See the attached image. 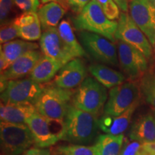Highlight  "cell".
Masks as SVG:
<instances>
[{
	"instance_id": "cell-11",
	"label": "cell",
	"mask_w": 155,
	"mask_h": 155,
	"mask_svg": "<svg viewBox=\"0 0 155 155\" xmlns=\"http://www.w3.org/2000/svg\"><path fill=\"white\" fill-rule=\"evenodd\" d=\"M119 66L130 81L141 79L148 68L147 58L139 50L121 40L116 42Z\"/></svg>"
},
{
	"instance_id": "cell-33",
	"label": "cell",
	"mask_w": 155,
	"mask_h": 155,
	"mask_svg": "<svg viewBox=\"0 0 155 155\" xmlns=\"http://www.w3.org/2000/svg\"><path fill=\"white\" fill-rule=\"evenodd\" d=\"M91 0H67L69 8L75 14H79Z\"/></svg>"
},
{
	"instance_id": "cell-5",
	"label": "cell",
	"mask_w": 155,
	"mask_h": 155,
	"mask_svg": "<svg viewBox=\"0 0 155 155\" xmlns=\"http://www.w3.org/2000/svg\"><path fill=\"white\" fill-rule=\"evenodd\" d=\"M2 155H22L35 144L30 128L26 124L0 123Z\"/></svg>"
},
{
	"instance_id": "cell-1",
	"label": "cell",
	"mask_w": 155,
	"mask_h": 155,
	"mask_svg": "<svg viewBox=\"0 0 155 155\" xmlns=\"http://www.w3.org/2000/svg\"><path fill=\"white\" fill-rule=\"evenodd\" d=\"M63 124L61 140L70 144L83 145L96 141L99 129L96 116L81 111L71 104L63 120Z\"/></svg>"
},
{
	"instance_id": "cell-28",
	"label": "cell",
	"mask_w": 155,
	"mask_h": 155,
	"mask_svg": "<svg viewBox=\"0 0 155 155\" xmlns=\"http://www.w3.org/2000/svg\"><path fill=\"white\" fill-rule=\"evenodd\" d=\"M14 0H0V22L1 25L14 21L16 17Z\"/></svg>"
},
{
	"instance_id": "cell-40",
	"label": "cell",
	"mask_w": 155,
	"mask_h": 155,
	"mask_svg": "<svg viewBox=\"0 0 155 155\" xmlns=\"http://www.w3.org/2000/svg\"><path fill=\"white\" fill-rule=\"evenodd\" d=\"M53 155H62V154H53Z\"/></svg>"
},
{
	"instance_id": "cell-27",
	"label": "cell",
	"mask_w": 155,
	"mask_h": 155,
	"mask_svg": "<svg viewBox=\"0 0 155 155\" xmlns=\"http://www.w3.org/2000/svg\"><path fill=\"white\" fill-rule=\"evenodd\" d=\"M139 85L146 101L155 108V75L146 73L141 78Z\"/></svg>"
},
{
	"instance_id": "cell-23",
	"label": "cell",
	"mask_w": 155,
	"mask_h": 155,
	"mask_svg": "<svg viewBox=\"0 0 155 155\" xmlns=\"http://www.w3.org/2000/svg\"><path fill=\"white\" fill-rule=\"evenodd\" d=\"M65 12L66 9L61 4L55 2L41 6L37 12V14L43 31L58 28Z\"/></svg>"
},
{
	"instance_id": "cell-35",
	"label": "cell",
	"mask_w": 155,
	"mask_h": 155,
	"mask_svg": "<svg viewBox=\"0 0 155 155\" xmlns=\"http://www.w3.org/2000/svg\"><path fill=\"white\" fill-rule=\"evenodd\" d=\"M116 3V5L119 6V9L124 12H127L129 11V2L131 0H114Z\"/></svg>"
},
{
	"instance_id": "cell-22",
	"label": "cell",
	"mask_w": 155,
	"mask_h": 155,
	"mask_svg": "<svg viewBox=\"0 0 155 155\" xmlns=\"http://www.w3.org/2000/svg\"><path fill=\"white\" fill-rule=\"evenodd\" d=\"M88 71L96 80L108 89L119 86L127 79L122 73L103 63L92 64L89 66Z\"/></svg>"
},
{
	"instance_id": "cell-20",
	"label": "cell",
	"mask_w": 155,
	"mask_h": 155,
	"mask_svg": "<svg viewBox=\"0 0 155 155\" xmlns=\"http://www.w3.org/2000/svg\"><path fill=\"white\" fill-rule=\"evenodd\" d=\"M36 113L38 111L34 104H5L1 103L0 106L1 121L7 123L26 124L27 120Z\"/></svg>"
},
{
	"instance_id": "cell-26",
	"label": "cell",
	"mask_w": 155,
	"mask_h": 155,
	"mask_svg": "<svg viewBox=\"0 0 155 155\" xmlns=\"http://www.w3.org/2000/svg\"><path fill=\"white\" fill-rule=\"evenodd\" d=\"M53 152L62 155H96L94 146L75 144L59 145Z\"/></svg>"
},
{
	"instance_id": "cell-3",
	"label": "cell",
	"mask_w": 155,
	"mask_h": 155,
	"mask_svg": "<svg viewBox=\"0 0 155 155\" xmlns=\"http://www.w3.org/2000/svg\"><path fill=\"white\" fill-rule=\"evenodd\" d=\"M106 88L92 77H87L74 90L71 104L81 111L98 116L108 99Z\"/></svg>"
},
{
	"instance_id": "cell-34",
	"label": "cell",
	"mask_w": 155,
	"mask_h": 155,
	"mask_svg": "<svg viewBox=\"0 0 155 155\" xmlns=\"http://www.w3.org/2000/svg\"><path fill=\"white\" fill-rule=\"evenodd\" d=\"M22 155H51V152L47 148H39L35 147L26 151Z\"/></svg>"
},
{
	"instance_id": "cell-25",
	"label": "cell",
	"mask_w": 155,
	"mask_h": 155,
	"mask_svg": "<svg viewBox=\"0 0 155 155\" xmlns=\"http://www.w3.org/2000/svg\"><path fill=\"white\" fill-rule=\"evenodd\" d=\"M58 30L62 40L73 58H76L88 56V54L81 45V42L78 41L73 32L72 26L68 20H62L58 26Z\"/></svg>"
},
{
	"instance_id": "cell-12",
	"label": "cell",
	"mask_w": 155,
	"mask_h": 155,
	"mask_svg": "<svg viewBox=\"0 0 155 155\" xmlns=\"http://www.w3.org/2000/svg\"><path fill=\"white\" fill-rule=\"evenodd\" d=\"M129 15L147 37L152 46L155 45V7L151 0H131Z\"/></svg>"
},
{
	"instance_id": "cell-36",
	"label": "cell",
	"mask_w": 155,
	"mask_h": 155,
	"mask_svg": "<svg viewBox=\"0 0 155 155\" xmlns=\"http://www.w3.org/2000/svg\"><path fill=\"white\" fill-rule=\"evenodd\" d=\"M60 4H61V5L63 6L66 10H68V9H69L68 5V2H67V0H60Z\"/></svg>"
},
{
	"instance_id": "cell-21",
	"label": "cell",
	"mask_w": 155,
	"mask_h": 155,
	"mask_svg": "<svg viewBox=\"0 0 155 155\" xmlns=\"http://www.w3.org/2000/svg\"><path fill=\"white\" fill-rule=\"evenodd\" d=\"M63 65L61 62L43 55L29 75V78L40 84L48 83L55 78Z\"/></svg>"
},
{
	"instance_id": "cell-13",
	"label": "cell",
	"mask_w": 155,
	"mask_h": 155,
	"mask_svg": "<svg viewBox=\"0 0 155 155\" xmlns=\"http://www.w3.org/2000/svg\"><path fill=\"white\" fill-rule=\"evenodd\" d=\"M87 70L81 58H76L64 65L49 86L72 90L78 88L86 78Z\"/></svg>"
},
{
	"instance_id": "cell-29",
	"label": "cell",
	"mask_w": 155,
	"mask_h": 155,
	"mask_svg": "<svg viewBox=\"0 0 155 155\" xmlns=\"http://www.w3.org/2000/svg\"><path fill=\"white\" fill-rule=\"evenodd\" d=\"M17 38H19V30L18 27L15 24L14 21L1 25V30H0L1 45L14 40Z\"/></svg>"
},
{
	"instance_id": "cell-30",
	"label": "cell",
	"mask_w": 155,
	"mask_h": 155,
	"mask_svg": "<svg viewBox=\"0 0 155 155\" xmlns=\"http://www.w3.org/2000/svg\"><path fill=\"white\" fill-rule=\"evenodd\" d=\"M96 2L108 19L113 21L119 19L121 15L120 9L114 0H96Z\"/></svg>"
},
{
	"instance_id": "cell-24",
	"label": "cell",
	"mask_w": 155,
	"mask_h": 155,
	"mask_svg": "<svg viewBox=\"0 0 155 155\" xmlns=\"http://www.w3.org/2000/svg\"><path fill=\"white\" fill-rule=\"evenodd\" d=\"M94 142L96 155H120L124 136L123 134L117 136L104 134L98 136Z\"/></svg>"
},
{
	"instance_id": "cell-15",
	"label": "cell",
	"mask_w": 155,
	"mask_h": 155,
	"mask_svg": "<svg viewBox=\"0 0 155 155\" xmlns=\"http://www.w3.org/2000/svg\"><path fill=\"white\" fill-rule=\"evenodd\" d=\"M43 54L38 50H30L20 56L14 63L1 73L0 80L9 81L24 78L29 75Z\"/></svg>"
},
{
	"instance_id": "cell-39",
	"label": "cell",
	"mask_w": 155,
	"mask_h": 155,
	"mask_svg": "<svg viewBox=\"0 0 155 155\" xmlns=\"http://www.w3.org/2000/svg\"><path fill=\"white\" fill-rule=\"evenodd\" d=\"M151 1H152V4H153V5H154V6L155 7V0H151Z\"/></svg>"
},
{
	"instance_id": "cell-6",
	"label": "cell",
	"mask_w": 155,
	"mask_h": 155,
	"mask_svg": "<svg viewBox=\"0 0 155 155\" xmlns=\"http://www.w3.org/2000/svg\"><path fill=\"white\" fill-rule=\"evenodd\" d=\"M141 96L140 85L137 81H129L114 87L108 92L104 114L119 116L133 106L139 104Z\"/></svg>"
},
{
	"instance_id": "cell-37",
	"label": "cell",
	"mask_w": 155,
	"mask_h": 155,
	"mask_svg": "<svg viewBox=\"0 0 155 155\" xmlns=\"http://www.w3.org/2000/svg\"><path fill=\"white\" fill-rule=\"evenodd\" d=\"M42 4L43 5H45V4L50 3V2H58L60 3V0H40Z\"/></svg>"
},
{
	"instance_id": "cell-10",
	"label": "cell",
	"mask_w": 155,
	"mask_h": 155,
	"mask_svg": "<svg viewBox=\"0 0 155 155\" xmlns=\"http://www.w3.org/2000/svg\"><path fill=\"white\" fill-rule=\"evenodd\" d=\"M115 38L137 48L144 54L147 60L152 57L153 51L152 44L127 12H121L118 19Z\"/></svg>"
},
{
	"instance_id": "cell-42",
	"label": "cell",
	"mask_w": 155,
	"mask_h": 155,
	"mask_svg": "<svg viewBox=\"0 0 155 155\" xmlns=\"http://www.w3.org/2000/svg\"><path fill=\"white\" fill-rule=\"evenodd\" d=\"M1 155H2V154H1Z\"/></svg>"
},
{
	"instance_id": "cell-41",
	"label": "cell",
	"mask_w": 155,
	"mask_h": 155,
	"mask_svg": "<svg viewBox=\"0 0 155 155\" xmlns=\"http://www.w3.org/2000/svg\"><path fill=\"white\" fill-rule=\"evenodd\" d=\"M154 142H155V141H154Z\"/></svg>"
},
{
	"instance_id": "cell-17",
	"label": "cell",
	"mask_w": 155,
	"mask_h": 155,
	"mask_svg": "<svg viewBox=\"0 0 155 155\" xmlns=\"http://www.w3.org/2000/svg\"><path fill=\"white\" fill-rule=\"evenodd\" d=\"M129 138L141 144L155 141V121L153 112L139 116L133 121L128 131Z\"/></svg>"
},
{
	"instance_id": "cell-9",
	"label": "cell",
	"mask_w": 155,
	"mask_h": 155,
	"mask_svg": "<svg viewBox=\"0 0 155 155\" xmlns=\"http://www.w3.org/2000/svg\"><path fill=\"white\" fill-rule=\"evenodd\" d=\"M42 84L30 78L9 81L7 86L1 92V103L5 104H34L44 91Z\"/></svg>"
},
{
	"instance_id": "cell-38",
	"label": "cell",
	"mask_w": 155,
	"mask_h": 155,
	"mask_svg": "<svg viewBox=\"0 0 155 155\" xmlns=\"http://www.w3.org/2000/svg\"><path fill=\"white\" fill-rule=\"evenodd\" d=\"M152 112H153V114H154V121H155V108H154V109H153Z\"/></svg>"
},
{
	"instance_id": "cell-8",
	"label": "cell",
	"mask_w": 155,
	"mask_h": 155,
	"mask_svg": "<svg viewBox=\"0 0 155 155\" xmlns=\"http://www.w3.org/2000/svg\"><path fill=\"white\" fill-rule=\"evenodd\" d=\"M78 38L84 50L96 61L111 66H119L117 46L100 35L79 31Z\"/></svg>"
},
{
	"instance_id": "cell-2",
	"label": "cell",
	"mask_w": 155,
	"mask_h": 155,
	"mask_svg": "<svg viewBox=\"0 0 155 155\" xmlns=\"http://www.w3.org/2000/svg\"><path fill=\"white\" fill-rule=\"evenodd\" d=\"M72 22L78 31L94 32L116 42L115 33L118 22L107 18L96 0H91L79 14L73 17Z\"/></svg>"
},
{
	"instance_id": "cell-14",
	"label": "cell",
	"mask_w": 155,
	"mask_h": 155,
	"mask_svg": "<svg viewBox=\"0 0 155 155\" xmlns=\"http://www.w3.org/2000/svg\"><path fill=\"white\" fill-rule=\"evenodd\" d=\"M40 47L44 55L63 64L74 59L60 36L58 28L45 30L40 39Z\"/></svg>"
},
{
	"instance_id": "cell-7",
	"label": "cell",
	"mask_w": 155,
	"mask_h": 155,
	"mask_svg": "<svg viewBox=\"0 0 155 155\" xmlns=\"http://www.w3.org/2000/svg\"><path fill=\"white\" fill-rule=\"evenodd\" d=\"M35 144L39 148H48L61 140L63 131V121L52 119L38 113L27 120Z\"/></svg>"
},
{
	"instance_id": "cell-16",
	"label": "cell",
	"mask_w": 155,
	"mask_h": 155,
	"mask_svg": "<svg viewBox=\"0 0 155 155\" xmlns=\"http://www.w3.org/2000/svg\"><path fill=\"white\" fill-rule=\"evenodd\" d=\"M39 45L35 42L24 40H14L1 45L0 48V71L1 73L17 59L30 50H38Z\"/></svg>"
},
{
	"instance_id": "cell-4",
	"label": "cell",
	"mask_w": 155,
	"mask_h": 155,
	"mask_svg": "<svg viewBox=\"0 0 155 155\" xmlns=\"http://www.w3.org/2000/svg\"><path fill=\"white\" fill-rule=\"evenodd\" d=\"M46 86L35 104L37 111L49 119L63 121L71 105L74 91Z\"/></svg>"
},
{
	"instance_id": "cell-32",
	"label": "cell",
	"mask_w": 155,
	"mask_h": 155,
	"mask_svg": "<svg viewBox=\"0 0 155 155\" xmlns=\"http://www.w3.org/2000/svg\"><path fill=\"white\" fill-rule=\"evenodd\" d=\"M14 2L22 12H36L40 8V0H14Z\"/></svg>"
},
{
	"instance_id": "cell-31",
	"label": "cell",
	"mask_w": 155,
	"mask_h": 155,
	"mask_svg": "<svg viewBox=\"0 0 155 155\" xmlns=\"http://www.w3.org/2000/svg\"><path fill=\"white\" fill-rule=\"evenodd\" d=\"M120 155H150L144 150L143 144L137 141L126 140Z\"/></svg>"
},
{
	"instance_id": "cell-18",
	"label": "cell",
	"mask_w": 155,
	"mask_h": 155,
	"mask_svg": "<svg viewBox=\"0 0 155 155\" xmlns=\"http://www.w3.org/2000/svg\"><path fill=\"white\" fill-rule=\"evenodd\" d=\"M138 106L139 104L133 106L119 116L104 114L98 119L99 129L107 134L114 136L122 134L129 127L133 114Z\"/></svg>"
},
{
	"instance_id": "cell-19",
	"label": "cell",
	"mask_w": 155,
	"mask_h": 155,
	"mask_svg": "<svg viewBox=\"0 0 155 155\" xmlns=\"http://www.w3.org/2000/svg\"><path fill=\"white\" fill-rule=\"evenodd\" d=\"M18 27L19 38L26 41L40 40L42 36V26L36 12H22L14 19Z\"/></svg>"
}]
</instances>
